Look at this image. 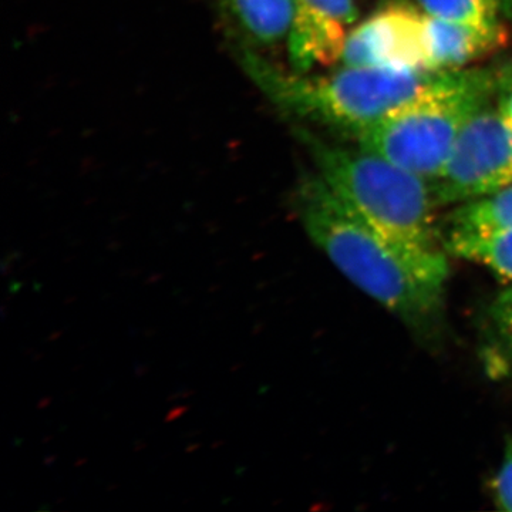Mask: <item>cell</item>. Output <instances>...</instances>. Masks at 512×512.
Masks as SVG:
<instances>
[{"label": "cell", "instance_id": "277c9868", "mask_svg": "<svg viewBox=\"0 0 512 512\" xmlns=\"http://www.w3.org/2000/svg\"><path fill=\"white\" fill-rule=\"evenodd\" d=\"M498 69L446 72L427 92L355 134L357 147L431 181L467 121L494 101Z\"/></svg>", "mask_w": 512, "mask_h": 512}, {"label": "cell", "instance_id": "5b68a950", "mask_svg": "<svg viewBox=\"0 0 512 512\" xmlns=\"http://www.w3.org/2000/svg\"><path fill=\"white\" fill-rule=\"evenodd\" d=\"M430 184L439 208L511 187L512 127L494 101L467 121L443 170Z\"/></svg>", "mask_w": 512, "mask_h": 512}, {"label": "cell", "instance_id": "4fadbf2b", "mask_svg": "<svg viewBox=\"0 0 512 512\" xmlns=\"http://www.w3.org/2000/svg\"><path fill=\"white\" fill-rule=\"evenodd\" d=\"M491 488L498 510L512 512V437L505 443L503 461Z\"/></svg>", "mask_w": 512, "mask_h": 512}, {"label": "cell", "instance_id": "30bf717a", "mask_svg": "<svg viewBox=\"0 0 512 512\" xmlns=\"http://www.w3.org/2000/svg\"><path fill=\"white\" fill-rule=\"evenodd\" d=\"M426 15L460 23L483 33L500 45H507L508 32L494 0H416Z\"/></svg>", "mask_w": 512, "mask_h": 512}, {"label": "cell", "instance_id": "9a60e30c", "mask_svg": "<svg viewBox=\"0 0 512 512\" xmlns=\"http://www.w3.org/2000/svg\"><path fill=\"white\" fill-rule=\"evenodd\" d=\"M494 2L503 13L504 19L512 23V0H494Z\"/></svg>", "mask_w": 512, "mask_h": 512}, {"label": "cell", "instance_id": "52a82bcc", "mask_svg": "<svg viewBox=\"0 0 512 512\" xmlns=\"http://www.w3.org/2000/svg\"><path fill=\"white\" fill-rule=\"evenodd\" d=\"M427 70L457 72L503 45L477 30L426 15Z\"/></svg>", "mask_w": 512, "mask_h": 512}, {"label": "cell", "instance_id": "5bb4252c", "mask_svg": "<svg viewBox=\"0 0 512 512\" xmlns=\"http://www.w3.org/2000/svg\"><path fill=\"white\" fill-rule=\"evenodd\" d=\"M494 104L501 116L512 127V64L500 67Z\"/></svg>", "mask_w": 512, "mask_h": 512}, {"label": "cell", "instance_id": "6da1fadb", "mask_svg": "<svg viewBox=\"0 0 512 512\" xmlns=\"http://www.w3.org/2000/svg\"><path fill=\"white\" fill-rule=\"evenodd\" d=\"M292 205L309 239L350 284L421 339L439 335L448 254L419 251L387 237L340 200L318 173L299 180Z\"/></svg>", "mask_w": 512, "mask_h": 512}, {"label": "cell", "instance_id": "7c38bea8", "mask_svg": "<svg viewBox=\"0 0 512 512\" xmlns=\"http://www.w3.org/2000/svg\"><path fill=\"white\" fill-rule=\"evenodd\" d=\"M490 318L498 339L512 355V285L498 293L491 303Z\"/></svg>", "mask_w": 512, "mask_h": 512}, {"label": "cell", "instance_id": "3957f363", "mask_svg": "<svg viewBox=\"0 0 512 512\" xmlns=\"http://www.w3.org/2000/svg\"><path fill=\"white\" fill-rule=\"evenodd\" d=\"M296 136L319 177L363 220L407 247L447 254L429 181L360 147L328 143L308 128H296Z\"/></svg>", "mask_w": 512, "mask_h": 512}, {"label": "cell", "instance_id": "8fae6325", "mask_svg": "<svg viewBox=\"0 0 512 512\" xmlns=\"http://www.w3.org/2000/svg\"><path fill=\"white\" fill-rule=\"evenodd\" d=\"M446 229H500L512 231V185L477 200L456 205L447 215Z\"/></svg>", "mask_w": 512, "mask_h": 512}, {"label": "cell", "instance_id": "ba28073f", "mask_svg": "<svg viewBox=\"0 0 512 512\" xmlns=\"http://www.w3.org/2000/svg\"><path fill=\"white\" fill-rule=\"evenodd\" d=\"M228 18L252 46L271 47L288 40L295 0H221Z\"/></svg>", "mask_w": 512, "mask_h": 512}, {"label": "cell", "instance_id": "9c48e42d", "mask_svg": "<svg viewBox=\"0 0 512 512\" xmlns=\"http://www.w3.org/2000/svg\"><path fill=\"white\" fill-rule=\"evenodd\" d=\"M441 234L448 255L485 266L512 284V231L446 229Z\"/></svg>", "mask_w": 512, "mask_h": 512}, {"label": "cell", "instance_id": "7a4b0ae2", "mask_svg": "<svg viewBox=\"0 0 512 512\" xmlns=\"http://www.w3.org/2000/svg\"><path fill=\"white\" fill-rule=\"evenodd\" d=\"M241 57L249 77L279 109L350 136L427 92L446 73L342 66L308 74L285 72L249 47Z\"/></svg>", "mask_w": 512, "mask_h": 512}, {"label": "cell", "instance_id": "8992f818", "mask_svg": "<svg viewBox=\"0 0 512 512\" xmlns=\"http://www.w3.org/2000/svg\"><path fill=\"white\" fill-rule=\"evenodd\" d=\"M424 20L426 13L409 3H389L349 30L340 64L427 70Z\"/></svg>", "mask_w": 512, "mask_h": 512}]
</instances>
